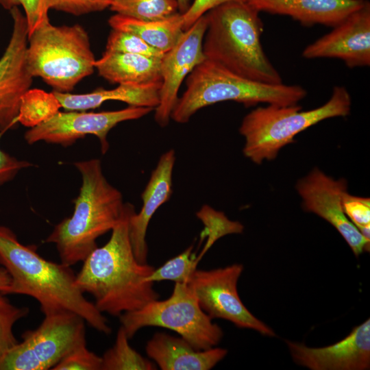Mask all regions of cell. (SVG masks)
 <instances>
[{"mask_svg": "<svg viewBox=\"0 0 370 370\" xmlns=\"http://www.w3.org/2000/svg\"><path fill=\"white\" fill-rule=\"evenodd\" d=\"M134 206L125 203L109 241L95 249L76 274L80 291L90 294L102 313L119 317L159 298L153 282L146 280L154 270L136 260L130 241L129 221Z\"/></svg>", "mask_w": 370, "mask_h": 370, "instance_id": "obj_1", "label": "cell"}, {"mask_svg": "<svg viewBox=\"0 0 370 370\" xmlns=\"http://www.w3.org/2000/svg\"><path fill=\"white\" fill-rule=\"evenodd\" d=\"M0 264L11 278L4 295L32 297L44 315L71 311L95 330L111 333L106 317L77 286L71 266L45 259L38 253L37 246L23 245L14 232L3 225H0Z\"/></svg>", "mask_w": 370, "mask_h": 370, "instance_id": "obj_2", "label": "cell"}, {"mask_svg": "<svg viewBox=\"0 0 370 370\" xmlns=\"http://www.w3.org/2000/svg\"><path fill=\"white\" fill-rule=\"evenodd\" d=\"M259 13L243 1H229L210 10L205 14L203 53L206 59L244 78L280 84L282 77L261 45Z\"/></svg>", "mask_w": 370, "mask_h": 370, "instance_id": "obj_3", "label": "cell"}, {"mask_svg": "<svg viewBox=\"0 0 370 370\" xmlns=\"http://www.w3.org/2000/svg\"><path fill=\"white\" fill-rule=\"evenodd\" d=\"M82 183L73 200L74 211L45 240L55 244L62 263L83 262L97 247V240L112 230L124 207L121 193L106 178L98 159L76 162Z\"/></svg>", "mask_w": 370, "mask_h": 370, "instance_id": "obj_4", "label": "cell"}, {"mask_svg": "<svg viewBox=\"0 0 370 370\" xmlns=\"http://www.w3.org/2000/svg\"><path fill=\"white\" fill-rule=\"evenodd\" d=\"M186 85L171 115L178 123H187L200 109L221 101H233L246 107L260 103L286 106L297 105L307 95L301 86L250 80L207 59L187 76Z\"/></svg>", "mask_w": 370, "mask_h": 370, "instance_id": "obj_5", "label": "cell"}, {"mask_svg": "<svg viewBox=\"0 0 370 370\" xmlns=\"http://www.w3.org/2000/svg\"><path fill=\"white\" fill-rule=\"evenodd\" d=\"M352 99L347 88L335 86L330 99L317 108L302 111L301 106L268 105L251 110L239 127L245 138L244 156L254 163L274 160L279 151L301 132L327 119L349 114Z\"/></svg>", "mask_w": 370, "mask_h": 370, "instance_id": "obj_6", "label": "cell"}, {"mask_svg": "<svg viewBox=\"0 0 370 370\" xmlns=\"http://www.w3.org/2000/svg\"><path fill=\"white\" fill-rule=\"evenodd\" d=\"M27 61L33 77H40L54 91L71 92L93 73L96 60L82 25L49 21L28 36Z\"/></svg>", "mask_w": 370, "mask_h": 370, "instance_id": "obj_7", "label": "cell"}, {"mask_svg": "<svg viewBox=\"0 0 370 370\" xmlns=\"http://www.w3.org/2000/svg\"><path fill=\"white\" fill-rule=\"evenodd\" d=\"M119 318L129 338L144 327H161L175 331L195 349L204 350L216 347L223 336L221 328L201 309L185 283H175L168 299L153 300Z\"/></svg>", "mask_w": 370, "mask_h": 370, "instance_id": "obj_8", "label": "cell"}, {"mask_svg": "<svg viewBox=\"0 0 370 370\" xmlns=\"http://www.w3.org/2000/svg\"><path fill=\"white\" fill-rule=\"evenodd\" d=\"M86 323L71 311L45 315L38 328L23 333L22 341L0 362V370L52 369L71 351L86 344Z\"/></svg>", "mask_w": 370, "mask_h": 370, "instance_id": "obj_9", "label": "cell"}, {"mask_svg": "<svg viewBox=\"0 0 370 370\" xmlns=\"http://www.w3.org/2000/svg\"><path fill=\"white\" fill-rule=\"evenodd\" d=\"M243 271V265L239 263L211 270L196 269L188 284L201 309L212 319H225L238 328L274 337L273 330L255 317L238 295L237 283Z\"/></svg>", "mask_w": 370, "mask_h": 370, "instance_id": "obj_10", "label": "cell"}, {"mask_svg": "<svg viewBox=\"0 0 370 370\" xmlns=\"http://www.w3.org/2000/svg\"><path fill=\"white\" fill-rule=\"evenodd\" d=\"M154 110L151 107L129 106L122 110L99 112L58 111L44 123L27 130L24 138L29 145L44 141L66 147L92 134L98 138L101 153L105 154L109 149L108 134L113 127L123 121L142 118Z\"/></svg>", "mask_w": 370, "mask_h": 370, "instance_id": "obj_11", "label": "cell"}, {"mask_svg": "<svg viewBox=\"0 0 370 370\" xmlns=\"http://www.w3.org/2000/svg\"><path fill=\"white\" fill-rule=\"evenodd\" d=\"M295 187L302 199L304 210L315 214L331 224L356 257L365 251H369L370 241L361 234L343 210L341 196L347 190L346 180H334L319 168H314L297 181Z\"/></svg>", "mask_w": 370, "mask_h": 370, "instance_id": "obj_12", "label": "cell"}, {"mask_svg": "<svg viewBox=\"0 0 370 370\" xmlns=\"http://www.w3.org/2000/svg\"><path fill=\"white\" fill-rule=\"evenodd\" d=\"M12 29L0 58V131L15 125L21 98L30 88L33 77L27 61L28 27L18 7L10 10Z\"/></svg>", "mask_w": 370, "mask_h": 370, "instance_id": "obj_13", "label": "cell"}, {"mask_svg": "<svg viewBox=\"0 0 370 370\" xmlns=\"http://www.w3.org/2000/svg\"><path fill=\"white\" fill-rule=\"evenodd\" d=\"M206 27L204 14L184 32L175 45L164 53L161 58L160 102L154 110L155 121L161 127L169 123L182 82L195 66L206 60L202 45Z\"/></svg>", "mask_w": 370, "mask_h": 370, "instance_id": "obj_14", "label": "cell"}, {"mask_svg": "<svg viewBox=\"0 0 370 370\" xmlns=\"http://www.w3.org/2000/svg\"><path fill=\"white\" fill-rule=\"evenodd\" d=\"M306 59L338 58L347 67L370 65V3L349 14L302 51Z\"/></svg>", "mask_w": 370, "mask_h": 370, "instance_id": "obj_15", "label": "cell"}, {"mask_svg": "<svg viewBox=\"0 0 370 370\" xmlns=\"http://www.w3.org/2000/svg\"><path fill=\"white\" fill-rule=\"evenodd\" d=\"M293 361L311 370H369L370 319L356 326L344 338L322 347L286 341Z\"/></svg>", "mask_w": 370, "mask_h": 370, "instance_id": "obj_16", "label": "cell"}, {"mask_svg": "<svg viewBox=\"0 0 370 370\" xmlns=\"http://www.w3.org/2000/svg\"><path fill=\"white\" fill-rule=\"evenodd\" d=\"M175 162L173 149H169L160 157L141 195V210L138 213L134 212L130 218V241L134 256L140 263H147L146 235L149 221L156 210L171 197Z\"/></svg>", "mask_w": 370, "mask_h": 370, "instance_id": "obj_17", "label": "cell"}, {"mask_svg": "<svg viewBox=\"0 0 370 370\" xmlns=\"http://www.w3.org/2000/svg\"><path fill=\"white\" fill-rule=\"evenodd\" d=\"M258 12L285 15L302 25L334 27L367 0H242Z\"/></svg>", "mask_w": 370, "mask_h": 370, "instance_id": "obj_18", "label": "cell"}, {"mask_svg": "<svg viewBox=\"0 0 370 370\" xmlns=\"http://www.w3.org/2000/svg\"><path fill=\"white\" fill-rule=\"evenodd\" d=\"M147 356L162 370H209L223 359L226 349H195L182 337L157 332L146 344Z\"/></svg>", "mask_w": 370, "mask_h": 370, "instance_id": "obj_19", "label": "cell"}, {"mask_svg": "<svg viewBox=\"0 0 370 370\" xmlns=\"http://www.w3.org/2000/svg\"><path fill=\"white\" fill-rule=\"evenodd\" d=\"M162 82L150 84H121L112 89L98 88L84 94L53 90L66 110H87L99 108L108 101H119L129 106L156 108L160 102Z\"/></svg>", "mask_w": 370, "mask_h": 370, "instance_id": "obj_20", "label": "cell"}, {"mask_svg": "<svg viewBox=\"0 0 370 370\" xmlns=\"http://www.w3.org/2000/svg\"><path fill=\"white\" fill-rule=\"evenodd\" d=\"M161 59L138 54L105 51L96 60L95 69L113 84H150L162 82Z\"/></svg>", "mask_w": 370, "mask_h": 370, "instance_id": "obj_21", "label": "cell"}, {"mask_svg": "<svg viewBox=\"0 0 370 370\" xmlns=\"http://www.w3.org/2000/svg\"><path fill=\"white\" fill-rule=\"evenodd\" d=\"M108 24L112 29L138 36L162 53L174 47L184 32L182 14L180 12L157 21L140 20L115 14L109 18Z\"/></svg>", "mask_w": 370, "mask_h": 370, "instance_id": "obj_22", "label": "cell"}, {"mask_svg": "<svg viewBox=\"0 0 370 370\" xmlns=\"http://www.w3.org/2000/svg\"><path fill=\"white\" fill-rule=\"evenodd\" d=\"M62 108L53 91L29 89L22 97L17 122L28 127H36L56 114Z\"/></svg>", "mask_w": 370, "mask_h": 370, "instance_id": "obj_23", "label": "cell"}, {"mask_svg": "<svg viewBox=\"0 0 370 370\" xmlns=\"http://www.w3.org/2000/svg\"><path fill=\"white\" fill-rule=\"evenodd\" d=\"M124 328H119L115 343L101 356V370H154L156 365L142 356L129 344Z\"/></svg>", "mask_w": 370, "mask_h": 370, "instance_id": "obj_24", "label": "cell"}, {"mask_svg": "<svg viewBox=\"0 0 370 370\" xmlns=\"http://www.w3.org/2000/svg\"><path fill=\"white\" fill-rule=\"evenodd\" d=\"M110 9L132 18L157 21L177 13V0H112Z\"/></svg>", "mask_w": 370, "mask_h": 370, "instance_id": "obj_25", "label": "cell"}, {"mask_svg": "<svg viewBox=\"0 0 370 370\" xmlns=\"http://www.w3.org/2000/svg\"><path fill=\"white\" fill-rule=\"evenodd\" d=\"M196 216L205 227L201 236L208 237L204 247L197 257V262L217 240L227 234L242 233L244 229L241 223L229 220L223 212L216 211L208 205L203 206Z\"/></svg>", "mask_w": 370, "mask_h": 370, "instance_id": "obj_26", "label": "cell"}, {"mask_svg": "<svg viewBox=\"0 0 370 370\" xmlns=\"http://www.w3.org/2000/svg\"><path fill=\"white\" fill-rule=\"evenodd\" d=\"M193 249V245L189 246L180 254L169 260L159 268L154 269L146 280L153 283L169 280L175 283L188 284L198 263Z\"/></svg>", "mask_w": 370, "mask_h": 370, "instance_id": "obj_27", "label": "cell"}, {"mask_svg": "<svg viewBox=\"0 0 370 370\" xmlns=\"http://www.w3.org/2000/svg\"><path fill=\"white\" fill-rule=\"evenodd\" d=\"M29 313L27 307H18L0 293V362L18 341L13 333L16 321Z\"/></svg>", "mask_w": 370, "mask_h": 370, "instance_id": "obj_28", "label": "cell"}, {"mask_svg": "<svg viewBox=\"0 0 370 370\" xmlns=\"http://www.w3.org/2000/svg\"><path fill=\"white\" fill-rule=\"evenodd\" d=\"M106 51L128 53L161 59L164 53L148 45L138 36L112 29L106 42Z\"/></svg>", "mask_w": 370, "mask_h": 370, "instance_id": "obj_29", "label": "cell"}, {"mask_svg": "<svg viewBox=\"0 0 370 370\" xmlns=\"http://www.w3.org/2000/svg\"><path fill=\"white\" fill-rule=\"evenodd\" d=\"M49 0H0L5 10L21 6L24 10L28 27V36L40 27L49 22Z\"/></svg>", "mask_w": 370, "mask_h": 370, "instance_id": "obj_30", "label": "cell"}, {"mask_svg": "<svg viewBox=\"0 0 370 370\" xmlns=\"http://www.w3.org/2000/svg\"><path fill=\"white\" fill-rule=\"evenodd\" d=\"M101 356L90 351L86 344L81 345L64 357L53 370H101Z\"/></svg>", "mask_w": 370, "mask_h": 370, "instance_id": "obj_31", "label": "cell"}, {"mask_svg": "<svg viewBox=\"0 0 370 370\" xmlns=\"http://www.w3.org/2000/svg\"><path fill=\"white\" fill-rule=\"evenodd\" d=\"M344 213L358 228L370 226V199L350 195L347 190L341 196Z\"/></svg>", "mask_w": 370, "mask_h": 370, "instance_id": "obj_32", "label": "cell"}, {"mask_svg": "<svg viewBox=\"0 0 370 370\" xmlns=\"http://www.w3.org/2000/svg\"><path fill=\"white\" fill-rule=\"evenodd\" d=\"M112 0H49V9L75 16L102 11L110 8Z\"/></svg>", "mask_w": 370, "mask_h": 370, "instance_id": "obj_33", "label": "cell"}, {"mask_svg": "<svg viewBox=\"0 0 370 370\" xmlns=\"http://www.w3.org/2000/svg\"><path fill=\"white\" fill-rule=\"evenodd\" d=\"M4 132L0 131V139ZM27 161L20 160L0 149V186L13 180L22 169L32 166Z\"/></svg>", "mask_w": 370, "mask_h": 370, "instance_id": "obj_34", "label": "cell"}, {"mask_svg": "<svg viewBox=\"0 0 370 370\" xmlns=\"http://www.w3.org/2000/svg\"><path fill=\"white\" fill-rule=\"evenodd\" d=\"M229 1L242 0H194L182 14L183 30L188 29L199 18L210 10Z\"/></svg>", "mask_w": 370, "mask_h": 370, "instance_id": "obj_35", "label": "cell"}, {"mask_svg": "<svg viewBox=\"0 0 370 370\" xmlns=\"http://www.w3.org/2000/svg\"><path fill=\"white\" fill-rule=\"evenodd\" d=\"M11 282V278L3 267H0V293L4 295Z\"/></svg>", "mask_w": 370, "mask_h": 370, "instance_id": "obj_36", "label": "cell"}, {"mask_svg": "<svg viewBox=\"0 0 370 370\" xmlns=\"http://www.w3.org/2000/svg\"><path fill=\"white\" fill-rule=\"evenodd\" d=\"M190 0H177L178 4V10L181 14L184 13L190 6Z\"/></svg>", "mask_w": 370, "mask_h": 370, "instance_id": "obj_37", "label": "cell"}]
</instances>
